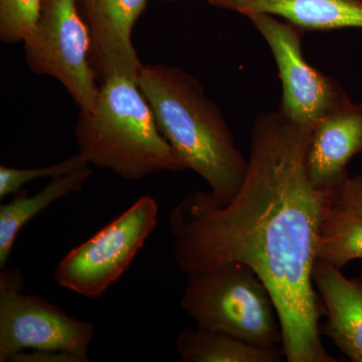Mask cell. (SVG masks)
<instances>
[{"mask_svg":"<svg viewBox=\"0 0 362 362\" xmlns=\"http://www.w3.org/2000/svg\"><path fill=\"white\" fill-rule=\"evenodd\" d=\"M313 128L282 112L255 121L246 177L228 204L194 192L173 207L169 226L181 272L242 263L265 283L277 308L288 362H338L321 340L323 304L312 271L324 214L337 189L312 183L306 156Z\"/></svg>","mask_w":362,"mask_h":362,"instance_id":"cell-1","label":"cell"},{"mask_svg":"<svg viewBox=\"0 0 362 362\" xmlns=\"http://www.w3.org/2000/svg\"><path fill=\"white\" fill-rule=\"evenodd\" d=\"M138 86L159 131L187 168L209 183L216 204H228L244 182L247 160L199 80L175 66L146 65Z\"/></svg>","mask_w":362,"mask_h":362,"instance_id":"cell-2","label":"cell"},{"mask_svg":"<svg viewBox=\"0 0 362 362\" xmlns=\"http://www.w3.org/2000/svg\"><path fill=\"white\" fill-rule=\"evenodd\" d=\"M76 137L88 163L124 180L187 169L159 131L137 82L124 74L105 78L94 109L78 116Z\"/></svg>","mask_w":362,"mask_h":362,"instance_id":"cell-3","label":"cell"},{"mask_svg":"<svg viewBox=\"0 0 362 362\" xmlns=\"http://www.w3.org/2000/svg\"><path fill=\"white\" fill-rule=\"evenodd\" d=\"M187 276L180 306L197 326L258 346L283 344L273 298L250 267L228 263Z\"/></svg>","mask_w":362,"mask_h":362,"instance_id":"cell-4","label":"cell"},{"mask_svg":"<svg viewBox=\"0 0 362 362\" xmlns=\"http://www.w3.org/2000/svg\"><path fill=\"white\" fill-rule=\"evenodd\" d=\"M158 204L143 195L120 216L61 259L54 277L61 287L88 299H98L128 270L154 232Z\"/></svg>","mask_w":362,"mask_h":362,"instance_id":"cell-5","label":"cell"},{"mask_svg":"<svg viewBox=\"0 0 362 362\" xmlns=\"http://www.w3.org/2000/svg\"><path fill=\"white\" fill-rule=\"evenodd\" d=\"M18 269L0 272V362L30 350L65 352L88 361L95 325L37 295H25Z\"/></svg>","mask_w":362,"mask_h":362,"instance_id":"cell-6","label":"cell"},{"mask_svg":"<svg viewBox=\"0 0 362 362\" xmlns=\"http://www.w3.org/2000/svg\"><path fill=\"white\" fill-rule=\"evenodd\" d=\"M90 42L77 0H42L39 23L25 42L30 70L57 78L83 113L94 109L100 93L88 57Z\"/></svg>","mask_w":362,"mask_h":362,"instance_id":"cell-7","label":"cell"},{"mask_svg":"<svg viewBox=\"0 0 362 362\" xmlns=\"http://www.w3.org/2000/svg\"><path fill=\"white\" fill-rule=\"evenodd\" d=\"M275 58L282 81L279 110L292 122L313 128L323 117L351 101L337 81L307 63L302 54L304 30L267 13L247 16Z\"/></svg>","mask_w":362,"mask_h":362,"instance_id":"cell-8","label":"cell"},{"mask_svg":"<svg viewBox=\"0 0 362 362\" xmlns=\"http://www.w3.org/2000/svg\"><path fill=\"white\" fill-rule=\"evenodd\" d=\"M97 70L105 78L124 74L138 84L143 66L133 47V28L147 0H82Z\"/></svg>","mask_w":362,"mask_h":362,"instance_id":"cell-9","label":"cell"},{"mask_svg":"<svg viewBox=\"0 0 362 362\" xmlns=\"http://www.w3.org/2000/svg\"><path fill=\"white\" fill-rule=\"evenodd\" d=\"M362 153V104L350 101L312 129L306 156L309 178L319 189H337L349 177L347 165Z\"/></svg>","mask_w":362,"mask_h":362,"instance_id":"cell-10","label":"cell"},{"mask_svg":"<svg viewBox=\"0 0 362 362\" xmlns=\"http://www.w3.org/2000/svg\"><path fill=\"white\" fill-rule=\"evenodd\" d=\"M312 280L327 316L324 335L349 361L362 362V275L346 277L341 269L316 259Z\"/></svg>","mask_w":362,"mask_h":362,"instance_id":"cell-11","label":"cell"},{"mask_svg":"<svg viewBox=\"0 0 362 362\" xmlns=\"http://www.w3.org/2000/svg\"><path fill=\"white\" fill-rule=\"evenodd\" d=\"M216 8L247 16L267 13L303 30L362 28V0H206Z\"/></svg>","mask_w":362,"mask_h":362,"instance_id":"cell-12","label":"cell"},{"mask_svg":"<svg viewBox=\"0 0 362 362\" xmlns=\"http://www.w3.org/2000/svg\"><path fill=\"white\" fill-rule=\"evenodd\" d=\"M92 175L90 166L52 178L37 194L21 190L13 201L0 206V269L6 267L14 243L23 226L52 202L78 192Z\"/></svg>","mask_w":362,"mask_h":362,"instance_id":"cell-13","label":"cell"},{"mask_svg":"<svg viewBox=\"0 0 362 362\" xmlns=\"http://www.w3.org/2000/svg\"><path fill=\"white\" fill-rule=\"evenodd\" d=\"M175 349L185 362H279L284 356L278 347L258 346L199 326L181 331Z\"/></svg>","mask_w":362,"mask_h":362,"instance_id":"cell-14","label":"cell"},{"mask_svg":"<svg viewBox=\"0 0 362 362\" xmlns=\"http://www.w3.org/2000/svg\"><path fill=\"white\" fill-rule=\"evenodd\" d=\"M316 259L338 269L362 259V216L335 201L330 204L319 228Z\"/></svg>","mask_w":362,"mask_h":362,"instance_id":"cell-15","label":"cell"},{"mask_svg":"<svg viewBox=\"0 0 362 362\" xmlns=\"http://www.w3.org/2000/svg\"><path fill=\"white\" fill-rule=\"evenodd\" d=\"M42 6V0H0L1 42H25L37 28Z\"/></svg>","mask_w":362,"mask_h":362,"instance_id":"cell-16","label":"cell"},{"mask_svg":"<svg viewBox=\"0 0 362 362\" xmlns=\"http://www.w3.org/2000/svg\"><path fill=\"white\" fill-rule=\"evenodd\" d=\"M87 165L90 164L78 153L77 156L47 168L18 169L1 165L0 166V199H4L9 194H18L25 183L32 182L40 178H54L66 175Z\"/></svg>","mask_w":362,"mask_h":362,"instance_id":"cell-17","label":"cell"},{"mask_svg":"<svg viewBox=\"0 0 362 362\" xmlns=\"http://www.w3.org/2000/svg\"><path fill=\"white\" fill-rule=\"evenodd\" d=\"M335 202L362 216V173L347 178L337 188Z\"/></svg>","mask_w":362,"mask_h":362,"instance_id":"cell-18","label":"cell"},{"mask_svg":"<svg viewBox=\"0 0 362 362\" xmlns=\"http://www.w3.org/2000/svg\"><path fill=\"white\" fill-rule=\"evenodd\" d=\"M168 1H173V0H168Z\"/></svg>","mask_w":362,"mask_h":362,"instance_id":"cell-19","label":"cell"}]
</instances>
